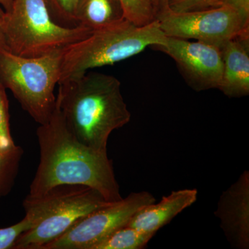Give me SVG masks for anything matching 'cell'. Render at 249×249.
<instances>
[{"instance_id":"cell-1","label":"cell","mask_w":249,"mask_h":249,"mask_svg":"<svg viewBox=\"0 0 249 249\" xmlns=\"http://www.w3.org/2000/svg\"><path fill=\"white\" fill-rule=\"evenodd\" d=\"M40 162L29 195L39 196L61 185H83L99 192L109 202L121 200L120 188L107 153L80 142L70 132L58 105L37 129Z\"/></svg>"},{"instance_id":"cell-2","label":"cell","mask_w":249,"mask_h":249,"mask_svg":"<svg viewBox=\"0 0 249 249\" xmlns=\"http://www.w3.org/2000/svg\"><path fill=\"white\" fill-rule=\"evenodd\" d=\"M56 103L70 132L82 143L107 153L113 131L131 119L116 77L90 72L59 83Z\"/></svg>"},{"instance_id":"cell-3","label":"cell","mask_w":249,"mask_h":249,"mask_svg":"<svg viewBox=\"0 0 249 249\" xmlns=\"http://www.w3.org/2000/svg\"><path fill=\"white\" fill-rule=\"evenodd\" d=\"M104 196L91 187L61 185L23 201L31 228L18 237L13 249H42L85 216L107 206Z\"/></svg>"},{"instance_id":"cell-4","label":"cell","mask_w":249,"mask_h":249,"mask_svg":"<svg viewBox=\"0 0 249 249\" xmlns=\"http://www.w3.org/2000/svg\"><path fill=\"white\" fill-rule=\"evenodd\" d=\"M166 39L157 20L137 26L125 19L115 25L93 31L86 38L62 51L58 84L81 76L90 69L131 58L150 46L163 45Z\"/></svg>"},{"instance_id":"cell-5","label":"cell","mask_w":249,"mask_h":249,"mask_svg":"<svg viewBox=\"0 0 249 249\" xmlns=\"http://www.w3.org/2000/svg\"><path fill=\"white\" fill-rule=\"evenodd\" d=\"M1 19L9 52L23 57H39L86 38L87 28L60 25L52 18L45 0H14Z\"/></svg>"},{"instance_id":"cell-6","label":"cell","mask_w":249,"mask_h":249,"mask_svg":"<svg viewBox=\"0 0 249 249\" xmlns=\"http://www.w3.org/2000/svg\"><path fill=\"white\" fill-rule=\"evenodd\" d=\"M62 51L23 57L0 49V85L40 124L49 120L56 106L54 89L60 80Z\"/></svg>"},{"instance_id":"cell-7","label":"cell","mask_w":249,"mask_h":249,"mask_svg":"<svg viewBox=\"0 0 249 249\" xmlns=\"http://www.w3.org/2000/svg\"><path fill=\"white\" fill-rule=\"evenodd\" d=\"M156 20L167 36L193 39L219 48L249 31V16L226 4L188 13L173 12L168 6L157 13Z\"/></svg>"},{"instance_id":"cell-8","label":"cell","mask_w":249,"mask_h":249,"mask_svg":"<svg viewBox=\"0 0 249 249\" xmlns=\"http://www.w3.org/2000/svg\"><path fill=\"white\" fill-rule=\"evenodd\" d=\"M155 201L149 192L132 193L85 216L42 249H92L111 232L127 225L139 210Z\"/></svg>"},{"instance_id":"cell-9","label":"cell","mask_w":249,"mask_h":249,"mask_svg":"<svg viewBox=\"0 0 249 249\" xmlns=\"http://www.w3.org/2000/svg\"><path fill=\"white\" fill-rule=\"evenodd\" d=\"M156 47L176 62L180 73L193 89L201 91L219 88L223 71L219 47L169 36L164 45Z\"/></svg>"},{"instance_id":"cell-10","label":"cell","mask_w":249,"mask_h":249,"mask_svg":"<svg viewBox=\"0 0 249 249\" xmlns=\"http://www.w3.org/2000/svg\"><path fill=\"white\" fill-rule=\"evenodd\" d=\"M224 235L237 249H249V172L223 192L214 212Z\"/></svg>"},{"instance_id":"cell-11","label":"cell","mask_w":249,"mask_h":249,"mask_svg":"<svg viewBox=\"0 0 249 249\" xmlns=\"http://www.w3.org/2000/svg\"><path fill=\"white\" fill-rule=\"evenodd\" d=\"M249 32L228 41L220 48L223 71L218 89L229 98L249 94Z\"/></svg>"},{"instance_id":"cell-12","label":"cell","mask_w":249,"mask_h":249,"mask_svg":"<svg viewBox=\"0 0 249 249\" xmlns=\"http://www.w3.org/2000/svg\"><path fill=\"white\" fill-rule=\"evenodd\" d=\"M196 189L173 191L162 197L160 202L144 206L139 210L127 224L142 231L155 234L183 211L196 203Z\"/></svg>"},{"instance_id":"cell-13","label":"cell","mask_w":249,"mask_h":249,"mask_svg":"<svg viewBox=\"0 0 249 249\" xmlns=\"http://www.w3.org/2000/svg\"><path fill=\"white\" fill-rule=\"evenodd\" d=\"M77 26L91 31L115 25L125 19L119 0H79Z\"/></svg>"},{"instance_id":"cell-14","label":"cell","mask_w":249,"mask_h":249,"mask_svg":"<svg viewBox=\"0 0 249 249\" xmlns=\"http://www.w3.org/2000/svg\"><path fill=\"white\" fill-rule=\"evenodd\" d=\"M155 234L125 225L111 232L92 249H140L144 248Z\"/></svg>"},{"instance_id":"cell-15","label":"cell","mask_w":249,"mask_h":249,"mask_svg":"<svg viewBox=\"0 0 249 249\" xmlns=\"http://www.w3.org/2000/svg\"><path fill=\"white\" fill-rule=\"evenodd\" d=\"M23 155L24 150L19 145L7 151L0 152V199L12 190Z\"/></svg>"},{"instance_id":"cell-16","label":"cell","mask_w":249,"mask_h":249,"mask_svg":"<svg viewBox=\"0 0 249 249\" xmlns=\"http://www.w3.org/2000/svg\"><path fill=\"white\" fill-rule=\"evenodd\" d=\"M124 18L135 25L144 26L156 20V9L152 0H119Z\"/></svg>"},{"instance_id":"cell-17","label":"cell","mask_w":249,"mask_h":249,"mask_svg":"<svg viewBox=\"0 0 249 249\" xmlns=\"http://www.w3.org/2000/svg\"><path fill=\"white\" fill-rule=\"evenodd\" d=\"M52 18L65 27L77 26L76 13L79 0H45Z\"/></svg>"},{"instance_id":"cell-18","label":"cell","mask_w":249,"mask_h":249,"mask_svg":"<svg viewBox=\"0 0 249 249\" xmlns=\"http://www.w3.org/2000/svg\"><path fill=\"white\" fill-rule=\"evenodd\" d=\"M9 125V100L6 89L0 85V152L16 146Z\"/></svg>"},{"instance_id":"cell-19","label":"cell","mask_w":249,"mask_h":249,"mask_svg":"<svg viewBox=\"0 0 249 249\" xmlns=\"http://www.w3.org/2000/svg\"><path fill=\"white\" fill-rule=\"evenodd\" d=\"M223 0H169L168 8L175 13L194 12L219 7Z\"/></svg>"},{"instance_id":"cell-20","label":"cell","mask_w":249,"mask_h":249,"mask_svg":"<svg viewBox=\"0 0 249 249\" xmlns=\"http://www.w3.org/2000/svg\"><path fill=\"white\" fill-rule=\"evenodd\" d=\"M31 228V223L27 217L11 227L0 229V249H13L16 240L23 232Z\"/></svg>"},{"instance_id":"cell-21","label":"cell","mask_w":249,"mask_h":249,"mask_svg":"<svg viewBox=\"0 0 249 249\" xmlns=\"http://www.w3.org/2000/svg\"><path fill=\"white\" fill-rule=\"evenodd\" d=\"M223 4L232 6L249 16V0H223Z\"/></svg>"},{"instance_id":"cell-22","label":"cell","mask_w":249,"mask_h":249,"mask_svg":"<svg viewBox=\"0 0 249 249\" xmlns=\"http://www.w3.org/2000/svg\"><path fill=\"white\" fill-rule=\"evenodd\" d=\"M14 0H0V18L11 9Z\"/></svg>"},{"instance_id":"cell-23","label":"cell","mask_w":249,"mask_h":249,"mask_svg":"<svg viewBox=\"0 0 249 249\" xmlns=\"http://www.w3.org/2000/svg\"><path fill=\"white\" fill-rule=\"evenodd\" d=\"M168 1L169 0H152L156 9V14L160 10L168 7Z\"/></svg>"},{"instance_id":"cell-24","label":"cell","mask_w":249,"mask_h":249,"mask_svg":"<svg viewBox=\"0 0 249 249\" xmlns=\"http://www.w3.org/2000/svg\"><path fill=\"white\" fill-rule=\"evenodd\" d=\"M1 18H0V49H5V50L8 51L7 47H6V42H5L4 34H3L2 29H1Z\"/></svg>"}]
</instances>
